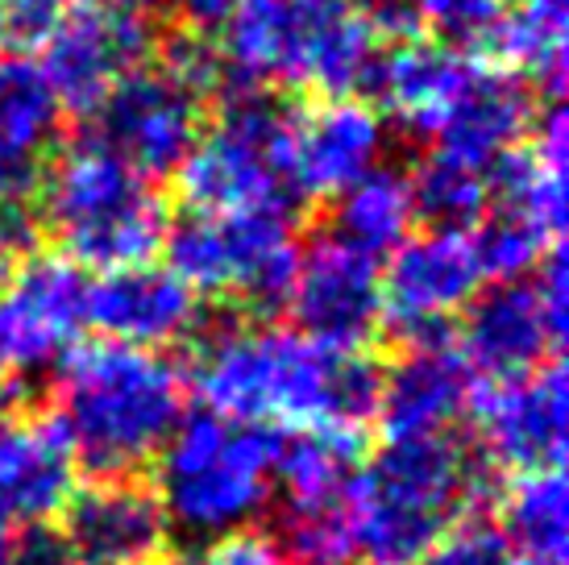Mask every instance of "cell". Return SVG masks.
Instances as JSON below:
<instances>
[{
	"label": "cell",
	"instance_id": "1",
	"mask_svg": "<svg viewBox=\"0 0 569 565\" xmlns=\"http://www.w3.org/2000/svg\"><path fill=\"white\" fill-rule=\"evenodd\" d=\"M191 383L208 412L241 424L362 428L379 408L382 370L366 349L320 346L267 320L196 333Z\"/></svg>",
	"mask_w": 569,
	"mask_h": 565
},
{
	"label": "cell",
	"instance_id": "21",
	"mask_svg": "<svg viewBox=\"0 0 569 565\" xmlns=\"http://www.w3.org/2000/svg\"><path fill=\"white\" fill-rule=\"evenodd\" d=\"M63 133V109L38 63L0 54V208L42 196L47 158Z\"/></svg>",
	"mask_w": 569,
	"mask_h": 565
},
{
	"label": "cell",
	"instance_id": "25",
	"mask_svg": "<svg viewBox=\"0 0 569 565\" xmlns=\"http://www.w3.org/2000/svg\"><path fill=\"white\" fill-rule=\"evenodd\" d=\"M362 470L358 428H291L274 440V487L283 503H325L349 499L353 478Z\"/></svg>",
	"mask_w": 569,
	"mask_h": 565
},
{
	"label": "cell",
	"instance_id": "24",
	"mask_svg": "<svg viewBox=\"0 0 569 565\" xmlns=\"http://www.w3.org/2000/svg\"><path fill=\"white\" fill-rule=\"evenodd\" d=\"M566 0H507L482 50L549 100L566 88Z\"/></svg>",
	"mask_w": 569,
	"mask_h": 565
},
{
	"label": "cell",
	"instance_id": "23",
	"mask_svg": "<svg viewBox=\"0 0 569 565\" xmlns=\"http://www.w3.org/2000/svg\"><path fill=\"white\" fill-rule=\"evenodd\" d=\"M475 59V50H458L441 38H411L399 47H382L379 71L370 83V105H382L411 138L428 141L432 126L441 121V112L470 76Z\"/></svg>",
	"mask_w": 569,
	"mask_h": 565
},
{
	"label": "cell",
	"instance_id": "33",
	"mask_svg": "<svg viewBox=\"0 0 569 565\" xmlns=\"http://www.w3.org/2000/svg\"><path fill=\"white\" fill-rule=\"evenodd\" d=\"M159 565H283V557L274 553L270 536L258 533H229L208 541L200 553H188V557H162Z\"/></svg>",
	"mask_w": 569,
	"mask_h": 565
},
{
	"label": "cell",
	"instance_id": "38",
	"mask_svg": "<svg viewBox=\"0 0 569 565\" xmlns=\"http://www.w3.org/2000/svg\"><path fill=\"white\" fill-rule=\"evenodd\" d=\"M104 4H117V9H129V13L150 17V13H162V9H167V4H174V0H104Z\"/></svg>",
	"mask_w": 569,
	"mask_h": 565
},
{
	"label": "cell",
	"instance_id": "29",
	"mask_svg": "<svg viewBox=\"0 0 569 565\" xmlns=\"http://www.w3.org/2000/svg\"><path fill=\"white\" fill-rule=\"evenodd\" d=\"M411 208L428 229H475L487 212V175L428 150L408 171Z\"/></svg>",
	"mask_w": 569,
	"mask_h": 565
},
{
	"label": "cell",
	"instance_id": "10",
	"mask_svg": "<svg viewBox=\"0 0 569 565\" xmlns=\"http://www.w3.org/2000/svg\"><path fill=\"white\" fill-rule=\"evenodd\" d=\"M83 121V138L154 184L171 179L204 133V100L174 83L159 63H146L121 79Z\"/></svg>",
	"mask_w": 569,
	"mask_h": 565
},
{
	"label": "cell",
	"instance_id": "15",
	"mask_svg": "<svg viewBox=\"0 0 569 565\" xmlns=\"http://www.w3.org/2000/svg\"><path fill=\"white\" fill-rule=\"evenodd\" d=\"M478 404V454L490 470L540 474L566 462V370L549 361L532 375L495 383Z\"/></svg>",
	"mask_w": 569,
	"mask_h": 565
},
{
	"label": "cell",
	"instance_id": "5",
	"mask_svg": "<svg viewBox=\"0 0 569 565\" xmlns=\"http://www.w3.org/2000/svg\"><path fill=\"white\" fill-rule=\"evenodd\" d=\"M274 428L229 420L221 412H183L159 454L154 495L167 524L196 541L246 533L270 507Z\"/></svg>",
	"mask_w": 569,
	"mask_h": 565
},
{
	"label": "cell",
	"instance_id": "37",
	"mask_svg": "<svg viewBox=\"0 0 569 565\" xmlns=\"http://www.w3.org/2000/svg\"><path fill=\"white\" fill-rule=\"evenodd\" d=\"M179 4V13H183V21H188V30L196 33H217L224 30V21L233 17V9H238L241 0H174Z\"/></svg>",
	"mask_w": 569,
	"mask_h": 565
},
{
	"label": "cell",
	"instance_id": "26",
	"mask_svg": "<svg viewBox=\"0 0 569 565\" xmlns=\"http://www.w3.org/2000/svg\"><path fill=\"white\" fill-rule=\"evenodd\" d=\"M416 208H411L408 171L379 162L375 171L353 179L346 191L332 196V237H341L346 246L382 258L391 254L411 234Z\"/></svg>",
	"mask_w": 569,
	"mask_h": 565
},
{
	"label": "cell",
	"instance_id": "14",
	"mask_svg": "<svg viewBox=\"0 0 569 565\" xmlns=\"http://www.w3.org/2000/svg\"><path fill=\"white\" fill-rule=\"evenodd\" d=\"M566 337V316H557L537 279H507L490 282L487 291H478L461 308V329L453 346L461 358L470 361V370L490 383L523 378L557 361V346Z\"/></svg>",
	"mask_w": 569,
	"mask_h": 565
},
{
	"label": "cell",
	"instance_id": "22",
	"mask_svg": "<svg viewBox=\"0 0 569 565\" xmlns=\"http://www.w3.org/2000/svg\"><path fill=\"white\" fill-rule=\"evenodd\" d=\"M76 490V462L50 420H0V533L47 524Z\"/></svg>",
	"mask_w": 569,
	"mask_h": 565
},
{
	"label": "cell",
	"instance_id": "7",
	"mask_svg": "<svg viewBox=\"0 0 569 565\" xmlns=\"http://www.w3.org/2000/svg\"><path fill=\"white\" fill-rule=\"evenodd\" d=\"M174 179L200 212L300 217L308 200L291 179V105L267 88H229Z\"/></svg>",
	"mask_w": 569,
	"mask_h": 565
},
{
	"label": "cell",
	"instance_id": "8",
	"mask_svg": "<svg viewBox=\"0 0 569 565\" xmlns=\"http://www.w3.org/2000/svg\"><path fill=\"white\" fill-rule=\"evenodd\" d=\"M296 217L283 212H200L167 220L162 267L196 296H229L250 316L283 313L296 282Z\"/></svg>",
	"mask_w": 569,
	"mask_h": 565
},
{
	"label": "cell",
	"instance_id": "28",
	"mask_svg": "<svg viewBox=\"0 0 569 565\" xmlns=\"http://www.w3.org/2000/svg\"><path fill=\"white\" fill-rule=\"evenodd\" d=\"M270 545L283 565H358V533L349 499L325 503H283L274 507Z\"/></svg>",
	"mask_w": 569,
	"mask_h": 565
},
{
	"label": "cell",
	"instance_id": "41",
	"mask_svg": "<svg viewBox=\"0 0 569 565\" xmlns=\"http://www.w3.org/2000/svg\"><path fill=\"white\" fill-rule=\"evenodd\" d=\"M4 412H9V387H4V378H0V420H4Z\"/></svg>",
	"mask_w": 569,
	"mask_h": 565
},
{
	"label": "cell",
	"instance_id": "30",
	"mask_svg": "<svg viewBox=\"0 0 569 565\" xmlns=\"http://www.w3.org/2000/svg\"><path fill=\"white\" fill-rule=\"evenodd\" d=\"M470 241H475L482 279L507 282V279H528L545 262V254L557 246V234L545 229L540 220L516 212V208L490 205L478 217L475 229H470Z\"/></svg>",
	"mask_w": 569,
	"mask_h": 565
},
{
	"label": "cell",
	"instance_id": "19",
	"mask_svg": "<svg viewBox=\"0 0 569 565\" xmlns=\"http://www.w3.org/2000/svg\"><path fill=\"white\" fill-rule=\"evenodd\" d=\"M532 117H537L532 88L520 76H511L507 67L475 59L466 83L428 133V150L487 175L495 158H503L507 150L528 141Z\"/></svg>",
	"mask_w": 569,
	"mask_h": 565
},
{
	"label": "cell",
	"instance_id": "17",
	"mask_svg": "<svg viewBox=\"0 0 569 565\" xmlns=\"http://www.w3.org/2000/svg\"><path fill=\"white\" fill-rule=\"evenodd\" d=\"M387 117L362 96H317L291 109V179L303 200H332L387 158Z\"/></svg>",
	"mask_w": 569,
	"mask_h": 565
},
{
	"label": "cell",
	"instance_id": "32",
	"mask_svg": "<svg viewBox=\"0 0 569 565\" xmlns=\"http://www.w3.org/2000/svg\"><path fill=\"white\" fill-rule=\"evenodd\" d=\"M416 565H511V549L490 519L470 516L445 528Z\"/></svg>",
	"mask_w": 569,
	"mask_h": 565
},
{
	"label": "cell",
	"instance_id": "4",
	"mask_svg": "<svg viewBox=\"0 0 569 565\" xmlns=\"http://www.w3.org/2000/svg\"><path fill=\"white\" fill-rule=\"evenodd\" d=\"M487 487V457L453 433L387 440L349 490L362 562L416 565L445 528L470 516Z\"/></svg>",
	"mask_w": 569,
	"mask_h": 565
},
{
	"label": "cell",
	"instance_id": "36",
	"mask_svg": "<svg viewBox=\"0 0 569 565\" xmlns=\"http://www.w3.org/2000/svg\"><path fill=\"white\" fill-rule=\"evenodd\" d=\"M4 565H76V562H71L59 528L47 519V524H26L17 536H9Z\"/></svg>",
	"mask_w": 569,
	"mask_h": 565
},
{
	"label": "cell",
	"instance_id": "11",
	"mask_svg": "<svg viewBox=\"0 0 569 565\" xmlns=\"http://www.w3.org/2000/svg\"><path fill=\"white\" fill-rule=\"evenodd\" d=\"M88 270L67 254H26L0 282V375L50 370L88 329Z\"/></svg>",
	"mask_w": 569,
	"mask_h": 565
},
{
	"label": "cell",
	"instance_id": "9",
	"mask_svg": "<svg viewBox=\"0 0 569 565\" xmlns=\"http://www.w3.org/2000/svg\"><path fill=\"white\" fill-rule=\"evenodd\" d=\"M154 50L159 30L150 26V17L104 0H76L38 47V71L50 83L59 109L88 117L121 79L154 63Z\"/></svg>",
	"mask_w": 569,
	"mask_h": 565
},
{
	"label": "cell",
	"instance_id": "42",
	"mask_svg": "<svg viewBox=\"0 0 569 565\" xmlns=\"http://www.w3.org/2000/svg\"><path fill=\"white\" fill-rule=\"evenodd\" d=\"M4 553H9V533H0V565H4Z\"/></svg>",
	"mask_w": 569,
	"mask_h": 565
},
{
	"label": "cell",
	"instance_id": "2",
	"mask_svg": "<svg viewBox=\"0 0 569 565\" xmlns=\"http://www.w3.org/2000/svg\"><path fill=\"white\" fill-rule=\"evenodd\" d=\"M183 420V375L159 349L88 341L54 361V428L76 466L126 478L154 462Z\"/></svg>",
	"mask_w": 569,
	"mask_h": 565
},
{
	"label": "cell",
	"instance_id": "13",
	"mask_svg": "<svg viewBox=\"0 0 569 565\" xmlns=\"http://www.w3.org/2000/svg\"><path fill=\"white\" fill-rule=\"evenodd\" d=\"M470 229H420L387 254L382 270V313L403 341L437 337L449 316H458L482 291Z\"/></svg>",
	"mask_w": 569,
	"mask_h": 565
},
{
	"label": "cell",
	"instance_id": "35",
	"mask_svg": "<svg viewBox=\"0 0 569 565\" xmlns=\"http://www.w3.org/2000/svg\"><path fill=\"white\" fill-rule=\"evenodd\" d=\"M76 0H4L9 13V42L21 50H38Z\"/></svg>",
	"mask_w": 569,
	"mask_h": 565
},
{
	"label": "cell",
	"instance_id": "20",
	"mask_svg": "<svg viewBox=\"0 0 569 565\" xmlns=\"http://www.w3.org/2000/svg\"><path fill=\"white\" fill-rule=\"evenodd\" d=\"M200 296L159 262L104 270L88 287V325L104 341L167 349L200 333Z\"/></svg>",
	"mask_w": 569,
	"mask_h": 565
},
{
	"label": "cell",
	"instance_id": "6",
	"mask_svg": "<svg viewBox=\"0 0 569 565\" xmlns=\"http://www.w3.org/2000/svg\"><path fill=\"white\" fill-rule=\"evenodd\" d=\"M38 212L59 241V254L100 275L150 262L171 220L150 179L83 133L47 167Z\"/></svg>",
	"mask_w": 569,
	"mask_h": 565
},
{
	"label": "cell",
	"instance_id": "27",
	"mask_svg": "<svg viewBox=\"0 0 569 565\" xmlns=\"http://www.w3.org/2000/svg\"><path fill=\"white\" fill-rule=\"evenodd\" d=\"M569 495L561 470L520 474V483L499 503V533L507 549L520 553L523 562H557L566 565V536H569Z\"/></svg>",
	"mask_w": 569,
	"mask_h": 565
},
{
	"label": "cell",
	"instance_id": "39",
	"mask_svg": "<svg viewBox=\"0 0 569 565\" xmlns=\"http://www.w3.org/2000/svg\"><path fill=\"white\" fill-rule=\"evenodd\" d=\"M21 258H26V254H17L13 246H9L4 237H0V282H4L9 275H13V267L21 262Z\"/></svg>",
	"mask_w": 569,
	"mask_h": 565
},
{
	"label": "cell",
	"instance_id": "43",
	"mask_svg": "<svg viewBox=\"0 0 569 565\" xmlns=\"http://www.w3.org/2000/svg\"><path fill=\"white\" fill-rule=\"evenodd\" d=\"M520 565H557V562H520Z\"/></svg>",
	"mask_w": 569,
	"mask_h": 565
},
{
	"label": "cell",
	"instance_id": "40",
	"mask_svg": "<svg viewBox=\"0 0 569 565\" xmlns=\"http://www.w3.org/2000/svg\"><path fill=\"white\" fill-rule=\"evenodd\" d=\"M9 47V13H4V0H0V54Z\"/></svg>",
	"mask_w": 569,
	"mask_h": 565
},
{
	"label": "cell",
	"instance_id": "16",
	"mask_svg": "<svg viewBox=\"0 0 569 565\" xmlns=\"http://www.w3.org/2000/svg\"><path fill=\"white\" fill-rule=\"evenodd\" d=\"M59 536L76 565H159L167 557V512L154 487L96 478L59 507Z\"/></svg>",
	"mask_w": 569,
	"mask_h": 565
},
{
	"label": "cell",
	"instance_id": "12",
	"mask_svg": "<svg viewBox=\"0 0 569 565\" xmlns=\"http://www.w3.org/2000/svg\"><path fill=\"white\" fill-rule=\"evenodd\" d=\"M287 313L303 337L332 349H366L387 325L379 258L353 250L341 237H312L300 250Z\"/></svg>",
	"mask_w": 569,
	"mask_h": 565
},
{
	"label": "cell",
	"instance_id": "3",
	"mask_svg": "<svg viewBox=\"0 0 569 565\" xmlns=\"http://www.w3.org/2000/svg\"><path fill=\"white\" fill-rule=\"evenodd\" d=\"M217 47L229 67V88L362 100H370L382 59V42L353 0H241Z\"/></svg>",
	"mask_w": 569,
	"mask_h": 565
},
{
	"label": "cell",
	"instance_id": "34",
	"mask_svg": "<svg viewBox=\"0 0 569 565\" xmlns=\"http://www.w3.org/2000/svg\"><path fill=\"white\" fill-rule=\"evenodd\" d=\"M353 4L382 47H399V42H411L425 33L420 0H353Z\"/></svg>",
	"mask_w": 569,
	"mask_h": 565
},
{
	"label": "cell",
	"instance_id": "18",
	"mask_svg": "<svg viewBox=\"0 0 569 565\" xmlns=\"http://www.w3.org/2000/svg\"><path fill=\"white\" fill-rule=\"evenodd\" d=\"M475 395L478 375L445 333L416 337L403 341L396 366L382 370L375 420L387 440L441 437L453 433V424L475 408Z\"/></svg>",
	"mask_w": 569,
	"mask_h": 565
},
{
	"label": "cell",
	"instance_id": "31",
	"mask_svg": "<svg viewBox=\"0 0 569 565\" xmlns=\"http://www.w3.org/2000/svg\"><path fill=\"white\" fill-rule=\"evenodd\" d=\"M154 63L174 79V83H183L191 96H200V100H221L229 92V67H224V54L217 47V38L212 33H196V30H183L167 38H159V50H154Z\"/></svg>",
	"mask_w": 569,
	"mask_h": 565
}]
</instances>
